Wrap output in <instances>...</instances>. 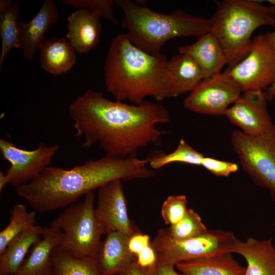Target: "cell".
<instances>
[{
  "label": "cell",
  "mask_w": 275,
  "mask_h": 275,
  "mask_svg": "<svg viewBox=\"0 0 275 275\" xmlns=\"http://www.w3.org/2000/svg\"><path fill=\"white\" fill-rule=\"evenodd\" d=\"M135 257L136 263L143 268L150 267L157 261L155 251L150 244L138 253Z\"/></svg>",
  "instance_id": "cell-32"
},
{
  "label": "cell",
  "mask_w": 275,
  "mask_h": 275,
  "mask_svg": "<svg viewBox=\"0 0 275 275\" xmlns=\"http://www.w3.org/2000/svg\"><path fill=\"white\" fill-rule=\"evenodd\" d=\"M95 214L107 229L122 232L129 237L141 233L130 219L122 180L111 181L98 189Z\"/></svg>",
  "instance_id": "cell-13"
},
{
  "label": "cell",
  "mask_w": 275,
  "mask_h": 275,
  "mask_svg": "<svg viewBox=\"0 0 275 275\" xmlns=\"http://www.w3.org/2000/svg\"><path fill=\"white\" fill-rule=\"evenodd\" d=\"M100 18L85 9H79L68 17L66 37L76 52H88L97 45L101 32Z\"/></svg>",
  "instance_id": "cell-17"
},
{
  "label": "cell",
  "mask_w": 275,
  "mask_h": 275,
  "mask_svg": "<svg viewBox=\"0 0 275 275\" xmlns=\"http://www.w3.org/2000/svg\"><path fill=\"white\" fill-rule=\"evenodd\" d=\"M273 224L274 227H275V218H274V221H273Z\"/></svg>",
  "instance_id": "cell-37"
},
{
  "label": "cell",
  "mask_w": 275,
  "mask_h": 275,
  "mask_svg": "<svg viewBox=\"0 0 275 275\" xmlns=\"http://www.w3.org/2000/svg\"><path fill=\"white\" fill-rule=\"evenodd\" d=\"M179 53L189 57L198 65L203 79L219 73L228 64L225 54L217 39L210 32L199 37L193 44L180 46Z\"/></svg>",
  "instance_id": "cell-18"
},
{
  "label": "cell",
  "mask_w": 275,
  "mask_h": 275,
  "mask_svg": "<svg viewBox=\"0 0 275 275\" xmlns=\"http://www.w3.org/2000/svg\"><path fill=\"white\" fill-rule=\"evenodd\" d=\"M95 200L93 191L87 193L83 201L71 204L50 223L62 232L58 247L74 258L95 257L101 237L107 233L96 215Z\"/></svg>",
  "instance_id": "cell-6"
},
{
  "label": "cell",
  "mask_w": 275,
  "mask_h": 275,
  "mask_svg": "<svg viewBox=\"0 0 275 275\" xmlns=\"http://www.w3.org/2000/svg\"><path fill=\"white\" fill-rule=\"evenodd\" d=\"M59 148L58 145L48 146L42 142L35 150H26L1 139V155L10 163L3 173L8 184L16 188L37 179L49 166Z\"/></svg>",
  "instance_id": "cell-10"
},
{
  "label": "cell",
  "mask_w": 275,
  "mask_h": 275,
  "mask_svg": "<svg viewBox=\"0 0 275 275\" xmlns=\"http://www.w3.org/2000/svg\"><path fill=\"white\" fill-rule=\"evenodd\" d=\"M63 5L72 6L79 9H85L97 14L115 25L119 23L115 17L114 8L116 5L113 0H59Z\"/></svg>",
  "instance_id": "cell-29"
},
{
  "label": "cell",
  "mask_w": 275,
  "mask_h": 275,
  "mask_svg": "<svg viewBox=\"0 0 275 275\" xmlns=\"http://www.w3.org/2000/svg\"><path fill=\"white\" fill-rule=\"evenodd\" d=\"M187 199L184 195H170L163 202L161 216L167 225H174L179 222L187 210Z\"/></svg>",
  "instance_id": "cell-30"
},
{
  "label": "cell",
  "mask_w": 275,
  "mask_h": 275,
  "mask_svg": "<svg viewBox=\"0 0 275 275\" xmlns=\"http://www.w3.org/2000/svg\"><path fill=\"white\" fill-rule=\"evenodd\" d=\"M242 91L225 70L203 79L183 101L184 107L194 113L225 115L229 106L240 97Z\"/></svg>",
  "instance_id": "cell-11"
},
{
  "label": "cell",
  "mask_w": 275,
  "mask_h": 275,
  "mask_svg": "<svg viewBox=\"0 0 275 275\" xmlns=\"http://www.w3.org/2000/svg\"><path fill=\"white\" fill-rule=\"evenodd\" d=\"M19 6L12 0L0 1V36L2 50L0 54V70L4 60L9 51L20 48L18 21Z\"/></svg>",
  "instance_id": "cell-24"
},
{
  "label": "cell",
  "mask_w": 275,
  "mask_h": 275,
  "mask_svg": "<svg viewBox=\"0 0 275 275\" xmlns=\"http://www.w3.org/2000/svg\"><path fill=\"white\" fill-rule=\"evenodd\" d=\"M150 236L141 233L135 234L130 237L128 241L130 251L135 256L144 249L150 244Z\"/></svg>",
  "instance_id": "cell-33"
},
{
  "label": "cell",
  "mask_w": 275,
  "mask_h": 275,
  "mask_svg": "<svg viewBox=\"0 0 275 275\" xmlns=\"http://www.w3.org/2000/svg\"><path fill=\"white\" fill-rule=\"evenodd\" d=\"M36 217V211H28L23 204L13 206L9 224L0 232V255L13 238L35 226Z\"/></svg>",
  "instance_id": "cell-26"
},
{
  "label": "cell",
  "mask_w": 275,
  "mask_h": 275,
  "mask_svg": "<svg viewBox=\"0 0 275 275\" xmlns=\"http://www.w3.org/2000/svg\"><path fill=\"white\" fill-rule=\"evenodd\" d=\"M267 100L265 91L242 92L225 116L246 135L253 137L275 136V125L267 110Z\"/></svg>",
  "instance_id": "cell-12"
},
{
  "label": "cell",
  "mask_w": 275,
  "mask_h": 275,
  "mask_svg": "<svg viewBox=\"0 0 275 275\" xmlns=\"http://www.w3.org/2000/svg\"><path fill=\"white\" fill-rule=\"evenodd\" d=\"M119 275H147L145 270L136 263V259L131 262Z\"/></svg>",
  "instance_id": "cell-35"
},
{
  "label": "cell",
  "mask_w": 275,
  "mask_h": 275,
  "mask_svg": "<svg viewBox=\"0 0 275 275\" xmlns=\"http://www.w3.org/2000/svg\"><path fill=\"white\" fill-rule=\"evenodd\" d=\"M168 62L166 55L148 53L135 46L126 33L119 34L107 51L104 66L106 90L119 101L140 104L147 97L161 101L169 98Z\"/></svg>",
  "instance_id": "cell-3"
},
{
  "label": "cell",
  "mask_w": 275,
  "mask_h": 275,
  "mask_svg": "<svg viewBox=\"0 0 275 275\" xmlns=\"http://www.w3.org/2000/svg\"><path fill=\"white\" fill-rule=\"evenodd\" d=\"M268 2L275 8V0H269ZM270 35L275 50V31L270 32ZM265 91L267 95V100L268 101H271L275 98V77L272 85Z\"/></svg>",
  "instance_id": "cell-36"
},
{
  "label": "cell",
  "mask_w": 275,
  "mask_h": 275,
  "mask_svg": "<svg viewBox=\"0 0 275 275\" xmlns=\"http://www.w3.org/2000/svg\"><path fill=\"white\" fill-rule=\"evenodd\" d=\"M201 166L217 177H228L236 172L239 169L237 163L218 160L209 157H204Z\"/></svg>",
  "instance_id": "cell-31"
},
{
  "label": "cell",
  "mask_w": 275,
  "mask_h": 275,
  "mask_svg": "<svg viewBox=\"0 0 275 275\" xmlns=\"http://www.w3.org/2000/svg\"><path fill=\"white\" fill-rule=\"evenodd\" d=\"M231 143L243 171L256 185L269 191L275 203V136L253 137L236 130Z\"/></svg>",
  "instance_id": "cell-8"
},
{
  "label": "cell",
  "mask_w": 275,
  "mask_h": 275,
  "mask_svg": "<svg viewBox=\"0 0 275 275\" xmlns=\"http://www.w3.org/2000/svg\"><path fill=\"white\" fill-rule=\"evenodd\" d=\"M62 237L60 229L51 226L43 228L41 239L33 246L17 275H52V252L58 246Z\"/></svg>",
  "instance_id": "cell-19"
},
{
  "label": "cell",
  "mask_w": 275,
  "mask_h": 275,
  "mask_svg": "<svg viewBox=\"0 0 275 275\" xmlns=\"http://www.w3.org/2000/svg\"><path fill=\"white\" fill-rule=\"evenodd\" d=\"M40 51L41 68L53 75L68 72L76 62V51L64 38L45 40Z\"/></svg>",
  "instance_id": "cell-23"
},
{
  "label": "cell",
  "mask_w": 275,
  "mask_h": 275,
  "mask_svg": "<svg viewBox=\"0 0 275 275\" xmlns=\"http://www.w3.org/2000/svg\"><path fill=\"white\" fill-rule=\"evenodd\" d=\"M148 159L105 155L70 169L48 166L36 180L15 188L36 212L44 213L74 203L87 193L114 180L154 177Z\"/></svg>",
  "instance_id": "cell-2"
},
{
  "label": "cell",
  "mask_w": 275,
  "mask_h": 275,
  "mask_svg": "<svg viewBox=\"0 0 275 275\" xmlns=\"http://www.w3.org/2000/svg\"><path fill=\"white\" fill-rule=\"evenodd\" d=\"M143 269L147 275H186L181 272H178L175 270L174 266L162 263L157 260L152 266Z\"/></svg>",
  "instance_id": "cell-34"
},
{
  "label": "cell",
  "mask_w": 275,
  "mask_h": 275,
  "mask_svg": "<svg viewBox=\"0 0 275 275\" xmlns=\"http://www.w3.org/2000/svg\"><path fill=\"white\" fill-rule=\"evenodd\" d=\"M252 0H224L216 2L215 12L209 18V32L218 41L230 69L249 53L251 35L263 25L275 28V8Z\"/></svg>",
  "instance_id": "cell-5"
},
{
  "label": "cell",
  "mask_w": 275,
  "mask_h": 275,
  "mask_svg": "<svg viewBox=\"0 0 275 275\" xmlns=\"http://www.w3.org/2000/svg\"><path fill=\"white\" fill-rule=\"evenodd\" d=\"M242 256L247 263L244 275H275V247L271 238H236L232 253Z\"/></svg>",
  "instance_id": "cell-15"
},
{
  "label": "cell",
  "mask_w": 275,
  "mask_h": 275,
  "mask_svg": "<svg viewBox=\"0 0 275 275\" xmlns=\"http://www.w3.org/2000/svg\"><path fill=\"white\" fill-rule=\"evenodd\" d=\"M226 70L242 92L265 91L275 77V50L270 32L255 36L246 57L232 68Z\"/></svg>",
  "instance_id": "cell-9"
},
{
  "label": "cell",
  "mask_w": 275,
  "mask_h": 275,
  "mask_svg": "<svg viewBox=\"0 0 275 275\" xmlns=\"http://www.w3.org/2000/svg\"><path fill=\"white\" fill-rule=\"evenodd\" d=\"M43 231V228L35 225L10 242L0 255V275H17L27 253L41 239Z\"/></svg>",
  "instance_id": "cell-22"
},
{
  "label": "cell",
  "mask_w": 275,
  "mask_h": 275,
  "mask_svg": "<svg viewBox=\"0 0 275 275\" xmlns=\"http://www.w3.org/2000/svg\"><path fill=\"white\" fill-rule=\"evenodd\" d=\"M178 270L186 275H244L246 266L241 265L225 253L177 263Z\"/></svg>",
  "instance_id": "cell-21"
},
{
  "label": "cell",
  "mask_w": 275,
  "mask_h": 275,
  "mask_svg": "<svg viewBox=\"0 0 275 275\" xmlns=\"http://www.w3.org/2000/svg\"><path fill=\"white\" fill-rule=\"evenodd\" d=\"M173 239L184 240L199 236L208 231L201 216L193 209H188L183 217L177 223L167 229Z\"/></svg>",
  "instance_id": "cell-28"
},
{
  "label": "cell",
  "mask_w": 275,
  "mask_h": 275,
  "mask_svg": "<svg viewBox=\"0 0 275 275\" xmlns=\"http://www.w3.org/2000/svg\"><path fill=\"white\" fill-rule=\"evenodd\" d=\"M202 80L200 68L188 56L179 53L168 60L167 87L169 98L191 92Z\"/></svg>",
  "instance_id": "cell-20"
},
{
  "label": "cell",
  "mask_w": 275,
  "mask_h": 275,
  "mask_svg": "<svg viewBox=\"0 0 275 275\" xmlns=\"http://www.w3.org/2000/svg\"><path fill=\"white\" fill-rule=\"evenodd\" d=\"M53 269L52 275H103L95 257L74 258L58 246L52 252Z\"/></svg>",
  "instance_id": "cell-25"
},
{
  "label": "cell",
  "mask_w": 275,
  "mask_h": 275,
  "mask_svg": "<svg viewBox=\"0 0 275 275\" xmlns=\"http://www.w3.org/2000/svg\"><path fill=\"white\" fill-rule=\"evenodd\" d=\"M204 155L191 147L184 139H181L176 149L168 153H159L148 158L152 169H158L167 164L179 162L201 166Z\"/></svg>",
  "instance_id": "cell-27"
},
{
  "label": "cell",
  "mask_w": 275,
  "mask_h": 275,
  "mask_svg": "<svg viewBox=\"0 0 275 275\" xmlns=\"http://www.w3.org/2000/svg\"><path fill=\"white\" fill-rule=\"evenodd\" d=\"M129 238L117 231L106 234L95 255L98 267L103 275H119L136 259L129 249Z\"/></svg>",
  "instance_id": "cell-16"
},
{
  "label": "cell",
  "mask_w": 275,
  "mask_h": 275,
  "mask_svg": "<svg viewBox=\"0 0 275 275\" xmlns=\"http://www.w3.org/2000/svg\"><path fill=\"white\" fill-rule=\"evenodd\" d=\"M236 238L231 231L216 229L208 230L194 238L177 241L170 236L167 229H160L150 245L159 262L175 266L185 261L232 253Z\"/></svg>",
  "instance_id": "cell-7"
},
{
  "label": "cell",
  "mask_w": 275,
  "mask_h": 275,
  "mask_svg": "<svg viewBox=\"0 0 275 275\" xmlns=\"http://www.w3.org/2000/svg\"><path fill=\"white\" fill-rule=\"evenodd\" d=\"M59 12L53 0H45L41 8L29 22L19 21L20 48L24 58L31 60L44 43V34L58 20Z\"/></svg>",
  "instance_id": "cell-14"
},
{
  "label": "cell",
  "mask_w": 275,
  "mask_h": 275,
  "mask_svg": "<svg viewBox=\"0 0 275 275\" xmlns=\"http://www.w3.org/2000/svg\"><path fill=\"white\" fill-rule=\"evenodd\" d=\"M124 13L121 25L132 43L143 51L156 55L168 40L179 37H200L209 32L210 20L182 11L156 12L130 0H115Z\"/></svg>",
  "instance_id": "cell-4"
},
{
  "label": "cell",
  "mask_w": 275,
  "mask_h": 275,
  "mask_svg": "<svg viewBox=\"0 0 275 275\" xmlns=\"http://www.w3.org/2000/svg\"><path fill=\"white\" fill-rule=\"evenodd\" d=\"M69 116L76 136L85 139L84 147L97 145L105 155L120 158L137 157L141 148L158 145L166 132L157 125L170 121L169 111L158 102L128 104L92 89L70 104Z\"/></svg>",
  "instance_id": "cell-1"
}]
</instances>
